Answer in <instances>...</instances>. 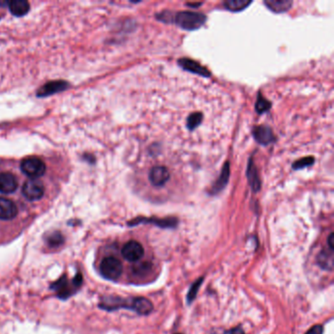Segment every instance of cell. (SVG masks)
Listing matches in <instances>:
<instances>
[{"mask_svg": "<svg viewBox=\"0 0 334 334\" xmlns=\"http://www.w3.org/2000/svg\"><path fill=\"white\" fill-rule=\"evenodd\" d=\"M153 223L159 227H163V228H173L178 225V219L175 218H165V219H158V218H138L135 219L133 222L130 223V224H138V223Z\"/></svg>", "mask_w": 334, "mask_h": 334, "instance_id": "10", "label": "cell"}, {"mask_svg": "<svg viewBox=\"0 0 334 334\" xmlns=\"http://www.w3.org/2000/svg\"><path fill=\"white\" fill-rule=\"evenodd\" d=\"M149 181L152 185L156 187L164 186L170 180V172L166 167L156 166L153 167L149 172Z\"/></svg>", "mask_w": 334, "mask_h": 334, "instance_id": "7", "label": "cell"}, {"mask_svg": "<svg viewBox=\"0 0 334 334\" xmlns=\"http://www.w3.org/2000/svg\"><path fill=\"white\" fill-rule=\"evenodd\" d=\"M272 107V103L267 100L261 92L258 93V96H257V100H256V104H255V110L258 113V114H263L266 112L269 111Z\"/></svg>", "mask_w": 334, "mask_h": 334, "instance_id": "20", "label": "cell"}, {"mask_svg": "<svg viewBox=\"0 0 334 334\" xmlns=\"http://www.w3.org/2000/svg\"><path fill=\"white\" fill-rule=\"evenodd\" d=\"M187 5L188 6H191V7H197V6H201L202 5V3L201 2H199V3H187Z\"/></svg>", "mask_w": 334, "mask_h": 334, "instance_id": "28", "label": "cell"}, {"mask_svg": "<svg viewBox=\"0 0 334 334\" xmlns=\"http://www.w3.org/2000/svg\"><path fill=\"white\" fill-rule=\"evenodd\" d=\"M9 9L14 16L22 17L30 11V3L26 0H12L9 3Z\"/></svg>", "mask_w": 334, "mask_h": 334, "instance_id": "16", "label": "cell"}, {"mask_svg": "<svg viewBox=\"0 0 334 334\" xmlns=\"http://www.w3.org/2000/svg\"><path fill=\"white\" fill-rule=\"evenodd\" d=\"M18 214L16 205L10 199L0 197V220L9 221L14 219Z\"/></svg>", "mask_w": 334, "mask_h": 334, "instance_id": "13", "label": "cell"}, {"mask_svg": "<svg viewBox=\"0 0 334 334\" xmlns=\"http://www.w3.org/2000/svg\"><path fill=\"white\" fill-rule=\"evenodd\" d=\"M207 21V17L198 12L181 11L172 14V23H174L182 30H195L200 29Z\"/></svg>", "mask_w": 334, "mask_h": 334, "instance_id": "1", "label": "cell"}, {"mask_svg": "<svg viewBox=\"0 0 334 334\" xmlns=\"http://www.w3.org/2000/svg\"><path fill=\"white\" fill-rule=\"evenodd\" d=\"M252 134H253L254 139L263 146L273 143L276 139L273 134V130L268 126L254 127Z\"/></svg>", "mask_w": 334, "mask_h": 334, "instance_id": "6", "label": "cell"}, {"mask_svg": "<svg viewBox=\"0 0 334 334\" xmlns=\"http://www.w3.org/2000/svg\"><path fill=\"white\" fill-rule=\"evenodd\" d=\"M21 170L31 180L42 177L46 171V166L42 160L38 157H29L21 163Z\"/></svg>", "mask_w": 334, "mask_h": 334, "instance_id": "2", "label": "cell"}, {"mask_svg": "<svg viewBox=\"0 0 334 334\" xmlns=\"http://www.w3.org/2000/svg\"><path fill=\"white\" fill-rule=\"evenodd\" d=\"M122 257L129 262H137L144 255V249L142 244L135 240H131L126 243L121 249Z\"/></svg>", "mask_w": 334, "mask_h": 334, "instance_id": "5", "label": "cell"}, {"mask_svg": "<svg viewBox=\"0 0 334 334\" xmlns=\"http://www.w3.org/2000/svg\"><path fill=\"white\" fill-rule=\"evenodd\" d=\"M202 283L203 277H200L199 279H197V280L191 285V287H190V289H189V291H188V294H187V297H186L188 304L191 303L193 300L195 299V297H196L197 292H198V290H199V288H200V286H201Z\"/></svg>", "mask_w": 334, "mask_h": 334, "instance_id": "23", "label": "cell"}, {"mask_svg": "<svg viewBox=\"0 0 334 334\" xmlns=\"http://www.w3.org/2000/svg\"><path fill=\"white\" fill-rule=\"evenodd\" d=\"M333 251L327 252V250L322 251L318 256V263L321 268L326 271H332L333 269Z\"/></svg>", "mask_w": 334, "mask_h": 334, "instance_id": "18", "label": "cell"}, {"mask_svg": "<svg viewBox=\"0 0 334 334\" xmlns=\"http://www.w3.org/2000/svg\"><path fill=\"white\" fill-rule=\"evenodd\" d=\"M178 64L185 71L190 72V73L201 76L204 78L211 77V73L208 69H206L204 66L200 65L198 62L192 60V59L181 58L178 60Z\"/></svg>", "mask_w": 334, "mask_h": 334, "instance_id": "8", "label": "cell"}, {"mask_svg": "<svg viewBox=\"0 0 334 334\" xmlns=\"http://www.w3.org/2000/svg\"><path fill=\"white\" fill-rule=\"evenodd\" d=\"M227 334H245L244 331H243L242 327L240 326H237V327H234L233 329H231Z\"/></svg>", "mask_w": 334, "mask_h": 334, "instance_id": "26", "label": "cell"}, {"mask_svg": "<svg viewBox=\"0 0 334 334\" xmlns=\"http://www.w3.org/2000/svg\"><path fill=\"white\" fill-rule=\"evenodd\" d=\"M48 241L53 246H58V245H60L61 243L63 242V237H62L60 233H54L49 237Z\"/></svg>", "mask_w": 334, "mask_h": 334, "instance_id": "24", "label": "cell"}, {"mask_svg": "<svg viewBox=\"0 0 334 334\" xmlns=\"http://www.w3.org/2000/svg\"><path fill=\"white\" fill-rule=\"evenodd\" d=\"M22 192L29 201H37L42 198L44 194V186L40 181L30 180L23 185Z\"/></svg>", "mask_w": 334, "mask_h": 334, "instance_id": "4", "label": "cell"}, {"mask_svg": "<svg viewBox=\"0 0 334 334\" xmlns=\"http://www.w3.org/2000/svg\"><path fill=\"white\" fill-rule=\"evenodd\" d=\"M202 113L195 112V113H192V114H190L188 116L187 121H186V127H187V129L189 131H193V130H195L196 128H198L200 126V124L202 122Z\"/></svg>", "mask_w": 334, "mask_h": 334, "instance_id": "21", "label": "cell"}, {"mask_svg": "<svg viewBox=\"0 0 334 334\" xmlns=\"http://www.w3.org/2000/svg\"><path fill=\"white\" fill-rule=\"evenodd\" d=\"M314 163V158L313 156H308V157H304L299 160H297L296 162L293 163L292 168L294 170H302L307 167L312 166Z\"/></svg>", "mask_w": 334, "mask_h": 334, "instance_id": "22", "label": "cell"}, {"mask_svg": "<svg viewBox=\"0 0 334 334\" xmlns=\"http://www.w3.org/2000/svg\"><path fill=\"white\" fill-rule=\"evenodd\" d=\"M252 4V1L248 0H226L223 2V7L231 12H240L245 10Z\"/></svg>", "mask_w": 334, "mask_h": 334, "instance_id": "17", "label": "cell"}, {"mask_svg": "<svg viewBox=\"0 0 334 334\" xmlns=\"http://www.w3.org/2000/svg\"><path fill=\"white\" fill-rule=\"evenodd\" d=\"M18 187L16 177L10 172L0 173V192L4 194L13 193Z\"/></svg>", "mask_w": 334, "mask_h": 334, "instance_id": "12", "label": "cell"}, {"mask_svg": "<svg viewBox=\"0 0 334 334\" xmlns=\"http://www.w3.org/2000/svg\"><path fill=\"white\" fill-rule=\"evenodd\" d=\"M100 273L109 280H117L122 273V265L116 257H106L100 263Z\"/></svg>", "mask_w": 334, "mask_h": 334, "instance_id": "3", "label": "cell"}, {"mask_svg": "<svg viewBox=\"0 0 334 334\" xmlns=\"http://www.w3.org/2000/svg\"><path fill=\"white\" fill-rule=\"evenodd\" d=\"M66 83L63 81H54L51 82L48 84H45L41 91L39 92V96H42V95H50L54 92H58V91H63L66 86Z\"/></svg>", "mask_w": 334, "mask_h": 334, "instance_id": "19", "label": "cell"}, {"mask_svg": "<svg viewBox=\"0 0 334 334\" xmlns=\"http://www.w3.org/2000/svg\"><path fill=\"white\" fill-rule=\"evenodd\" d=\"M265 6L275 14L285 13L291 8L293 1L291 0H265Z\"/></svg>", "mask_w": 334, "mask_h": 334, "instance_id": "14", "label": "cell"}, {"mask_svg": "<svg viewBox=\"0 0 334 334\" xmlns=\"http://www.w3.org/2000/svg\"><path fill=\"white\" fill-rule=\"evenodd\" d=\"M324 333V327L321 324H315L311 329H309L306 334H323Z\"/></svg>", "mask_w": 334, "mask_h": 334, "instance_id": "25", "label": "cell"}, {"mask_svg": "<svg viewBox=\"0 0 334 334\" xmlns=\"http://www.w3.org/2000/svg\"><path fill=\"white\" fill-rule=\"evenodd\" d=\"M246 175H247V180H248L249 185L251 186L252 190L254 192H258L261 189L262 182L260 180V175H259V172L257 170V167L254 163L253 157H251L248 161Z\"/></svg>", "mask_w": 334, "mask_h": 334, "instance_id": "11", "label": "cell"}, {"mask_svg": "<svg viewBox=\"0 0 334 334\" xmlns=\"http://www.w3.org/2000/svg\"><path fill=\"white\" fill-rule=\"evenodd\" d=\"M327 241H328V248H329L330 250H332V251H333V233H330V235H329V237H328V240H327Z\"/></svg>", "mask_w": 334, "mask_h": 334, "instance_id": "27", "label": "cell"}, {"mask_svg": "<svg viewBox=\"0 0 334 334\" xmlns=\"http://www.w3.org/2000/svg\"><path fill=\"white\" fill-rule=\"evenodd\" d=\"M230 177H231V166H230V162H225L223 164V169L221 171L220 177L218 178V180L216 182H214V184L211 187L210 194L216 195V194L223 191L224 187L228 183Z\"/></svg>", "mask_w": 334, "mask_h": 334, "instance_id": "9", "label": "cell"}, {"mask_svg": "<svg viewBox=\"0 0 334 334\" xmlns=\"http://www.w3.org/2000/svg\"><path fill=\"white\" fill-rule=\"evenodd\" d=\"M153 305L151 301L144 297H135L134 298V308L133 311L142 315H147L153 312Z\"/></svg>", "mask_w": 334, "mask_h": 334, "instance_id": "15", "label": "cell"}]
</instances>
